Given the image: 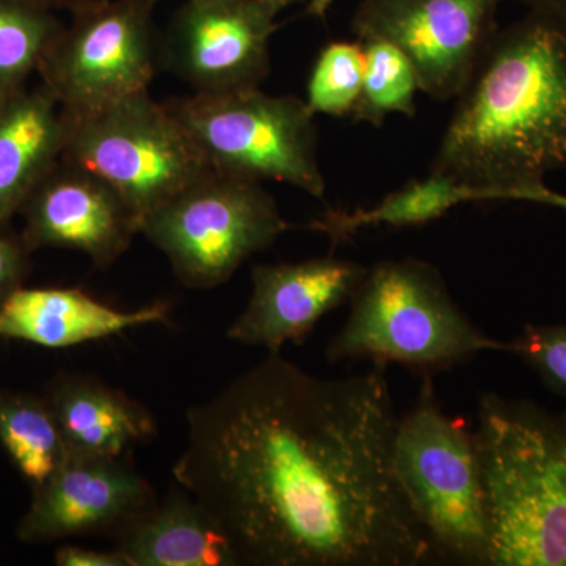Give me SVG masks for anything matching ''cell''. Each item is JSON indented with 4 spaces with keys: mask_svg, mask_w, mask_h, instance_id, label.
I'll list each match as a JSON object with an SVG mask.
<instances>
[{
    "mask_svg": "<svg viewBox=\"0 0 566 566\" xmlns=\"http://www.w3.org/2000/svg\"><path fill=\"white\" fill-rule=\"evenodd\" d=\"M386 370L324 379L268 354L189 409L174 476L238 565L442 564L395 469Z\"/></svg>",
    "mask_w": 566,
    "mask_h": 566,
    "instance_id": "1",
    "label": "cell"
},
{
    "mask_svg": "<svg viewBox=\"0 0 566 566\" xmlns=\"http://www.w3.org/2000/svg\"><path fill=\"white\" fill-rule=\"evenodd\" d=\"M566 170V32L527 11L495 29L457 96L431 172L475 189L482 202Z\"/></svg>",
    "mask_w": 566,
    "mask_h": 566,
    "instance_id": "2",
    "label": "cell"
},
{
    "mask_svg": "<svg viewBox=\"0 0 566 566\" xmlns=\"http://www.w3.org/2000/svg\"><path fill=\"white\" fill-rule=\"evenodd\" d=\"M476 419L490 566H566V411L488 392Z\"/></svg>",
    "mask_w": 566,
    "mask_h": 566,
    "instance_id": "3",
    "label": "cell"
},
{
    "mask_svg": "<svg viewBox=\"0 0 566 566\" xmlns=\"http://www.w3.org/2000/svg\"><path fill=\"white\" fill-rule=\"evenodd\" d=\"M349 303L348 319L326 349L331 364H397L433 378L480 353H510V344L463 314L441 273L423 260H382L368 268Z\"/></svg>",
    "mask_w": 566,
    "mask_h": 566,
    "instance_id": "4",
    "label": "cell"
},
{
    "mask_svg": "<svg viewBox=\"0 0 566 566\" xmlns=\"http://www.w3.org/2000/svg\"><path fill=\"white\" fill-rule=\"evenodd\" d=\"M395 469L442 564L490 566V531L474 433L447 416L433 378L398 419Z\"/></svg>",
    "mask_w": 566,
    "mask_h": 566,
    "instance_id": "5",
    "label": "cell"
},
{
    "mask_svg": "<svg viewBox=\"0 0 566 566\" xmlns=\"http://www.w3.org/2000/svg\"><path fill=\"white\" fill-rule=\"evenodd\" d=\"M62 159L102 178L140 223L175 196L214 172L191 133L150 92L102 109L69 114Z\"/></svg>",
    "mask_w": 566,
    "mask_h": 566,
    "instance_id": "6",
    "label": "cell"
},
{
    "mask_svg": "<svg viewBox=\"0 0 566 566\" xmlns=\"http://www.w3.org/2000/svg\"><path fill=\"white\" fill-rule=\"evenodd\" d=\"M203 151L214 172L256 182L277 181L323 199L314 112L296 96L259 88L166 103Z\"/></svg>",
    "mask_w": 566,
    "mask_h": 566,
    "instance_id": "7",
    "label": "cell"
},
{
    "mask_svg": "<svg viewBox=\"0 0 566 566\" xmlns=\"http://www.w3.org/2000/svg\"><path fill=\"white\" fill-rule=\"evenodd\" d=\"M292 229L262 182L208 174L140 223L188 289L210 290Z\"/></svg>",
    "mask_w": 566,
    "mask_h": 566,
    "instance_id": "8",
    "label": "cell"
},
{
    "mask_svg": "<svg viewBox=\"0 0 566 566\" xmlns=\"http://www.w3.org/2000/svg\"><path fill=\"white\" fill-rule=\"evenodd\" d=\"M156 3L102 0L73 11L39 70L63 111L82 114L150 92L158 66Z\"/></svg>",
    "mask_w": 566,
    "mask_h": 566,
    "instance_id": "9",
    "label": "cell"
},
{
    "mask_svg": "<svg viewBox=\"0 0 566 566\" xmlns=\"http://www.w3.org/2000/svg\"><path fill=\"white\" fill-rule=\"evenodd\" d=\"M504 0H363L353 20L357 40L389 41L403 51L424 95L457 98L497 29Z\"/></svg>",
    "mask_w": 566,
    "mask_h": 566,
    "instance_id": "10",
    "label": "cell"
},
{
    "mask_svg": "<svg viewBox=\"0 0 566 566\" xmlns=\"http://www.w3.org/2000/svg\"><path fill=\"white\" fill-rule=\"evenodd\" d=\"M277 17L268 0H185L164 36V65L192 93L259 88L270 74Z\"/></svg>",
    "mask_w": 566,
    "mask_h": 566,
    "instance_id": "11",
    "label": "cell"
},
{
    "mask_svg": "<svg viewBox=\"0 0 566 566\" xmlns=\"http://www.w3.org/2000/svg\"><path fill=\"white\" fill-rule=\"evenodd\" d=\"M155 490L125 458L74 455L40 486L18 524L25 543L76 536L117 538L155 502Z\"/></svg>",
    "mask_w": 566,
    "mask_h": 566,
    "instance_id": "12",
    "label": "cell"
},
{
    "mask_svg": "<svg viewBox=\"0 0 566 566\" xmlns=\"http://www.w3.org/2000/svg\"><path fill=\"white\" fill-rule=\"evenodd\" d=\"M367 271L333 255L256 264L249 303L227 338L268 354L281 353L286 344L303 345L324 315L352 301Z\"/></svg>",
    "mask_w": 566,
    "mask_h": 566,
    "instance_id": "13",
    "label": "cell"
},
{
    "mask_svg": "<svg viewBox=\"0 0 566 566\" xmlns=\"http://www.w3.org/2000/svg\"><path fill=\"white\" fill-rule=\"evenodd\" d=\"M28 249L61 248L109 268L140 233V219L114 189L82 167L61 159L24 207Z\"/></svg>",
    "mask_w": 566,
    "mask_h": 566,
    "instance_id": "14",
    "label": "cell"
},
{
    "mask_svg": "<svg viewBox=\"0 0 566 566\" xmlns=\"http://www.w3.org/2000/svg\"><path fill=\"white\" fill-rule=\"evenodd\" d=\"M169 323V305L120 311L80 289L18 286L0 305V337L43 348H70L133 327Z\"/></svg>",
    "mask_w": 566,
    "mask_h": 566,
    "instance_id": "15",
    "label": "cell"
},
{
    "mask_svg": "<svg viewBox=\"0 0 566 566\" xmlns=\"http://www.w3.org/2000/svg\"><path fill=\"white\" fill-rule=\"evenodd\" d=\"M44 398L74 455L125 458L156 433L147 406L93 375L59 374Z\"/></svg>",
    "mask_w": 566,
    "mask_h": 566,
    "instance_id": "16",
    "label": "cell"
},
{
    "mask_svg": "<svg viewBox=\"0 0 566 566\" xmlns=\"http://www.w3.org/2000/svg\"><path fill=\"white\" fill-rule=\"evenodd\" d=\"M69 117L43 84L21 88L0 102V223L21 211L25 200L61 161Z\"/></svg>",
    "mask_w": 566,
    "mask_h": 566,
    "instance_id": "17",
    "label": "cell"
},
{
    "mask_svg": "<svg viewBox=\"0 0 566 566\" xmlns=\"http://www.w3.org/2000/svg\"><path fill=\"white\" fill-rule=\"evenodd\" d=\"M129 566H237L214 517L180 485L115 538Z\"/></svg>",
    "mask_w": 566,
    "mask_h": 566,
    "instance_id": "18",
    "label": "cell"
},
{
    "mask_svg": "<svg viewBox=\"0 0 566 566\" xmlns=\"http://www.w3.org/2000/svg\"><path fill=\"white\" fill-rule=\"evenodd\" d=\"M482 202L475 189L452 178L430 172L422 180H412L370 208L342 211L327 210L311 222L314 232L326 234L334 244L349 241L367 227L387 226L405 229L438 221L458 205Z\"/></svg>",
    "mask_w": 566,
    "mask_h": 566,
    "instance_id": "19",
    "label": "cell"
},
{
    "mask_svg": "<svg viewBox=\"0 0 566 566\" xmlns=\"http://www.w3.org/2000/svg\"><path fill=\"white\" fill-rule=\"evenodd\" d=\"M0 446L33 488L71 455L46 398L24 392H0Z\"/></svg>",
    "mask_w": 566,
    "mask_h": 566,
    "instance_id": "20",
    "label": "cell"
},
{
    "mask_svg": "<svg viewBox=\"0 0 566 566\" xmlns=\"http://www.w3.org/2000/svg\"><path fill=\"white\" fill-rule=\"evenodd\" d=\"M360 41L364 46V81L353 120L379 128L390 114L415 117L416 98L422 92L415 65L389 41Z\"/></svg>",
    "mask_w": 566,
    "mask_h": 566,
    "instance_id": "21",
    "label": "cell"
},
{
    "mask_svg": "<svg viewBox=\"0 0 566 566\" xmlns=\"http://www.w3.org/2000/svg\"><path fill=\"white\" fill-rule=\"evenodd\" d=\"M62 29L50 10L28 0H0V98L25 87Z\"/></svg>",
    "mask_w": 566,
    "mask_h": 566,
    "instance_id": "22",
    "label": "cell"
},
{
    "mask_svg": "<svg viewBox=\"0 0 566 566\" xmlns=\"http://www.w3.org/2000/svg\"><path fill=\"white\" fill-rule=\"evenodd\" d=\"M364 81L363 41H333L319 51L307 82L308 109L315 115L352 117Z\"/></svg>",
    "mask_w": 566,
    "mask_h": 566,
    "instance_id": "23",
    "label": "cell"
},
{
    "mask_svg": "<svg viewBox=\"0 0 566 566\" xmlns=\"http://www.w3.org/2000/svg\"><path fill=\"white\" fill-rule=\"evenodd\" d=\"M510 353L534 370L547 390L566 398V324H526L510 342Z\"/></svg>",
    "mask_w": 566,
    "mask_h": 566,
    "instance_id": "24",
    "label": "cell"
},
{
    "mask_svg": "<svg viewBox=\"0 0 566 566\" xmlns=\"http://www.w3.org/2000/svg\"><path fill=\"white\" fill-rule=\"evenodd\" d=\"M28 251L24 243L0 234V305L21 286L28 268Z\"/></svg>",
    "mask_w": 566,
    "mask_h": 566,
    "instance_id": "25",
    "label": "cell"
},
{
    "mask_svg": "<svg viewBox=\"0 0 566 566\" xmlns=\"http://www.w3.org/2000/svg\"><path fill=\"white\" fill-rule=\"evenodd\" d=\"M54 560L59 566H129L117 549L96 551L81 546L59 547Z\"/></svg>",
    "mask_w": 566,
    "mask_h": 566,
    "instance_id": "26",
    "label": "cell"
},
{
    "mask_svg": "<svg viewBox=\"0 0 566 566\" xmlns=\"http://www.w3.org/2000/svg\"><path fill=\"white\" fill-rule=\"evenodd\" d=\"M510 202H528L546 205V207L557 208L566 212V196L553 189L547 188L546 182L539 185L528 186V188L521 189L513 193Z\"/></svg>",
    "mask_w": 566,
    "mask_h": 566,
    "instance_id": "27",
    "label": "cell"
},
{
    "mask_svg": "<svg viewBox=\"0 0 566 566\" xmlns=\"http://www.w3.org/2000/svg\"><path fill=\"white\" fill-rule=\"evenodd\" d=\"M523 3L527 11L547 18L566 32V0H516Z\"/></svg>",
    "mask_w": 566,
    "mask_h": 566,
    "instance_id": "28",
    "label": "cell"
},
{
    "mask_svg": "<svg viewBox=\"0 0 566 566\" xmlns=\"http://www.w3.org/2000/svg\"><path fill=\"white\" fill-rule=\"evenodd\" d=\"M268 2H270L279 13H282V11L289 9V7L304 3L305 11H307L308 14L324 20L327 11L334 6L335 0H268Z\"/></svg>",
    "mask_w": 566,
    "mask_h": 566,
    "instance_id": "29",
    "label": "cell"
},
{
    "mask_svg": "<svg viewBox=\"0 0 566 566\" xmlns=\"http://www.w3.org/2000/svg\"><path fill=\"white\" fill-rule=\"evenodd\" d=\"M28 2L44 10H70L73 13V11L102 2V0H28Z\"/></svg>",
    "mask_w": 566,
    "mask_h": 566,
    "instance_id": "30",
    "label": "cell"
},
{
    "mask_svg": "<svg viewBox=\"0 0 566 566\" xmlns=\"http://www.w3.org/2000/svg\"><path fill=\"white\" fill-rule=\"evenodd\" d=\"M3 98H0V102H2Z\"/></svg>",
    "mask_w": 566,
    "mask_h": 566,
    "instance_id": "31",
    "label": "cell"
},
{
    "mask_svg": "<svg viewBox=\"0 0 566 566\" xmlns=\"http://www.w3.org/2000/svg\"><path fill=\"white\" fill-rule=\"evenodd\" d=\"M158 2H159V0H158Z\"/></svg>",
    "mask_w": 566,
    "mask_h": 566,
    "instance_id": "32",
    "label": "cell"
}]
</instances>
